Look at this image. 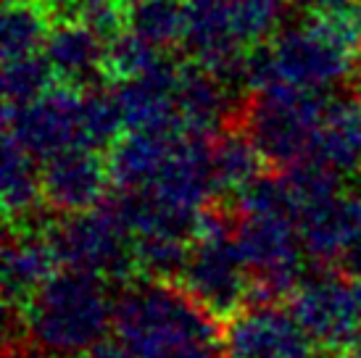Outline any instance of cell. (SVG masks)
Wrapping results in <instances>:
<instances>
[{
	"mask_svg": "<svg viewBox=\"0 0 361 358\" xmlns=\"http://www.w3.org/2000/svg\"><path fill=\"white\" fill-rule=\"evenodd\" d=\"M264 166L267 161L261 150L240 124H232L211 137V171L219 195H238L264 174Z\"/></svg>",
	"mask_w": 361,
	"mask_h": 358,
	"instance_id": "obj_18",
	"label": "cell"
},
{
	"mask_svg": "<svg viewBox=\"0 0 361 358\" xmlns=\"http://www.w3.org/2000/svg\"><path fill=\"white\" fill-rule=\"evenodd\" d=\"M164 56H166L164 48L140 37L137 32L124 30L114 40L106 42V74H109V82L140 77L145 71H151Z\"/></svg>",
	"mask_w": 361,
	"mask_h": 358,
	"instance_id": "obj_24",
	"label": "cell"
},
{
	"mask_svg": "<svg viewBox=\"0 0 361 358\" xmlns=\"http://www.w3.org/2000/svg\"><path fill=\"white\" fill-rule=\"evenodd\" d=\"M285 303L319 350L348 348L361 332V306L353 279L338 266L314 264V271H306Z\"/></svg>",
	"mask_w": 361,
	"mask_h": 358,
	"instance_id": "obj_6",
	"label": "cell"
},
{
	"mask_svg": "<svg viewBox=\"0 0 361 358\" xmlns=\"http://www.w3.org/2000/svg\"><path fill=\"white\" fill-rule=\"evenodd\" d=\"M309 161L338 171L341 177L361 174V98L332 90L311 140Z\"/></svg>",
	"mask_w": 361,
	"mask_h": 358,
	"instance_id": "obj_15",
	"label": "cell"
},
{
	"mask_svg": "<svg viewBox=\"0 0 361 358\" xmlns=\"http://www.w3.org/2000/svg\"><path fill=\"white\" fill-rule=\"evenodd\" d=\"M77 358H135L130 353V348L121 342V340H106L95 342L92 348H87L85 353H80Z\"/></svg>",
	"mask_w": 361,
	"mask_h": 358,
	"instance_id": "obj_27",
	"label": "cell"
},
{
	"mask_svg": "<svg viewBox=\"0 0 361 358\" xmlns=\"http://www.w3.org/2000/svg\"><path fill=\"white\" fill-rule=\"evenodd\" d=\"M59 250L48 235V224L13 227L6 224L3 240V295L6 311H19L48 279L59 271Z\"/></svg>",
	"mask_w": 361,
	"mask_h": 358,
	"instance_id": "obj_11",
	"label": "cell"
},
{
	"mask_svg": "<svg viewBox=\"0 0 361 358\" xmlns=\"http://www.w3.org/2000/svg\"><path fill=\"white\" fill-rule=\"evenodd\" d=\"M248 98H238L224 82L195 61L180 66V80L174 92L177 116L185 132L198 137H216L221 130L240 121Z\"/></svg>",
	"mask_w": 361,
	"mask_h": 358,
	"instance_id": "obj_10",
	"label": "cell"
},
{
	"mask_svg": "<svg viewBox=\"0 0 361 358\" xmlns=\"http://www.w3.org/2000/svg\"><path fill=\"white\" fill-rule=\"evenodd\" d=\"M288 3L303 8L306 13H322V11H338L353 6V0H288Z\"/></svg>",
	"mask_w": 361,
	"mask_h": 358,
	"instance_id": "obj_28",
	"label": "cell"
},
{
	"mask_svg": "<svg viewBox=\"0 0 361 358\" xmlns=\"http://www.w3.org/2000/svg\"><path fill=\"white\" fill-rule=\"evenodd\" d=\"M114 303L109 279L66 266L8 314V327L37 356L77 358L114 329Z\"/></svg>",
	"mask_w": 361,
	"mask_h": 358,
	"instance_id": "obj_1",
	"label": "cell"
},
{
	"mask_svg": "<svg viewBox=\"0 0 361 358\" xmlns=\"http://www.w3.org/2000/svg\"><path fill=\"white\" fill-rule=\"evenodd\" d=\"M161 358H227L221 340H198V342H188L177 350H169Z\"/></svg>",
	"mask_w": 361,
	"mask_h": 358,
	"instance_id": "obj_26",
	"label": "cell"
},
{
	"mask_svg": "<svg viewBox=\"0 0 361 358\" xmlns=\"http://www.w3.org/2000/svg\"><path fill=\"white\" fill-rule=\"evenodd\" d=\"M30 150L6 132L3 137V214L6 224L37 227L42 200V169Z\"/></svg>",
	"mask_w": 361,
	"mask_h": 358,
	"instance_id": "obj_17",
	"label": "cell"
},
{
	"mask_svg": "<svg viewBox=\"0 0 361 358\" xmlns=\"http://www.w3.org/2000/svg\"><path fill=\"white\" fill-rule=\"evenodd\" d=\"M353 288H356V298H359V306H361V279L353 282Z\"/></svg>",
	"mask_w": 361,
	"mask_h": 358,
	"instance_id": "obj_33",
	"label": "cell"
},
{
	"mask_svg": "<svg viewBox=\"0 0 361 358\" xmlns=\"http://www.w3.org/2000/svg\"><path fill=\"white\" fill-rule=\"evenodd\" d=\"M180 66L182 63L164 56L140 77L114 82V98L127 130H182L174 106Z\"/></svg>",
	"mask_w": 361,
	"mask_h": 358,
	"instance_id": "obj_12",
	"label": "cell"
},
{
	"mask_svg": "<svg viewBox=\"0 0 361 358\" xmlns=\"http://www.w3.org/2000/svg\"><path fill=\"white\" fill-rule=\"evenodd\" d=\"M82 92L59 82L32 103L6 106V132L40 161L82 145Z\"/></svg>",
	"mask_w": 361,
	"mask_h": 358,
	"instance_id": "obj_8",
	"label": "cell"
},
{
	"mask_svg": "<svg viewBox=\"0 0 361 358\" xmlns=\"http://www.w3.org/2000/svg\"><path fill=\"white\" fill-rule=\"evenodd\" d=\"M227 358H317L319 348L288 303H248L221 321Z\"/></svg>",
	"mask_w": 361,
	"mask_h": 358,
	"instance_id": "obj_7",
	"label": "cell"
},
{
	"mask_svg": "<svg viewBox=\"0 0 361 358\" xmlns=\"http://www.w3.org/2000/svg\"><path fill=\"white\" fill-rule=\"evenodd\" d=\"M6 358H42V356H37V353H35L27 342H21L19 338H8L6 340Z\"/></svg>",
	"mask_w": 361,
	"mask_h": 358,
	"instance_id": "obj_29",
	"label": "cell"
},
{
	"mask_svg": "<svg viewBox=\"0 0 361 358\" xmlns=\"http://www.w3.org/2000/svg\"><path fill=\"white\" fill-rule=\"evenodd\" d=\"M53 21H77L103 42L114 40L127 27V0H45Z\"/></svg>",
	"mask_w": 361,
	"mask_h": 358,
	"instance_id": "obj_21",
	"label": "cell"
},
{
	"mask_svg": "<svg viewBox=\"0 0 361 358\" xmlns=\"http://www.w3.org/2000/svg\"><path fill=\"white\" fill-rule=\"evenodd\" d=\"M332 90H309L290 82L253 92L240 113L243 130L251 135L267 166L285 169L309 159L311 140Z\"/></svg>",
	"mask_w": 361,
	"mask_h": 358,
	"instance_id": "obj_4",
	"label": "cell"
},
{
	"mask_svg": "<svg viewBox=\"0 0 361 358\" xmlns=\"http://www.w3.org/2000/svg\"><path fill=\"white\" fill-rule=\"evenodd\" d=\"M114 335L135 358H161L198 340H221V321L171 279L137 277L114 303Z\"/></svg>",
	"mask_w": 361,
	"mask_h": 358,
	"instance_id": "obj_2",
	"label": "cell"
},
{
	"mask_svg": "<svg viewBox=\"0 0 361 358\" xmlns=\"http://www.w3.org/2000/svg\"><path fill=\"white\" fill-rule=\"evenodd\" d=\"M53 24L56 21L45 0H6L0 19L3 61L42 53Z\"/></svg>",
	"mask_w": 361,
	"mask_h": 358,
	"instance_id": "obj_19",
	"label": "cell"
},
{
	"mask_svg": "<svg viewBox=\"0 0 361 358\" xmlns=\"http://www.w3.org/2000/svg\"><path fill=\"white\" fill-rule=\"evenodd\" d=\"M182 288L190 290L214 316L224 321L248 306L251 298V268L235 240V209L214 200L195 224L190 256L185 264Z\"/></svg>",
	"mask_w": 361,
	"mask_h": 358,
	"instance_id": "obj_3",
	"label": "cell"
},
{
	"mask_svg": "<svg viewBox=\"0 0 361 358\" xmlns=\"http://www.w3.org/2000/svg\"><path fill=\"white\" fill-rule=\"evenodd\" d=\"M48 235L63 266L98 274L121 288L140 277L130 229L109 198L90 211L66 214L63 219L51 221Z\"/></svg>",
	"mask_w": 361,
	"mask_h": 358,
	"instance_id": "obj_5",
	"label": "cell"
},
{
	"mask_svg": "<svg viewBox=\"0 0 361 358\" xmlns=\"http://www.w3.org/2000/svg\"><path fill=\"white\" fill-rule=\"evenodd\" d=\"M317 358H356V356L348 348H341V350H319Z\"/></svg>",
	"mask_w": 361,
	"mask_h": 358,
	"instance_id": "obj_30",
	"label": "cell"
},
{
	"mask_svg": "<svg viewBox=\"0 0 361 358\" xmlns=\"http://www.w3.org/2000/svg\"><path fill=\"white\" fill-rule=\"evenodd\" d=\"M42 53L61 85L90 90L109 82L106 42L77 21H56Z\"/></svg>",
	"mask_w": 361,
	"mask_h": 358,
	"instance_id": "obj_14",
	"label": "cell"
},
{
	"mask_svg": "<svg viewBox=\"0 0 361 358\" xmlns=\"http://www.w3.org/2000/svg\"><path fill=\"white\" fill-rule=\"evenodd\" d=\"M0 85H3L6 106H24V103H32L40 95H45L53 85H59V80H56L45 53H32V56L3 61Z\"/></svg>",
	"mask_w": 361,
	"mask_h": 358,
	"instance_id": "obj_23",
	"label": "cell"
},
{
	"mask_svg": "<svg viewBox=\"0 0 361 358\" xmlns=\"http://www.w3.org/2000/svg\"><path fill=\"white\" fill-rule=\"evenodd\" d=\"M119 103L114 98V90L90 87L82 92V145L85 148L109 150L124 135Z\"/></svg>",
	"mask_w": 361,
	"mask_h": 358,
	"instance_id": "obj_22",
	"label": "cell"
},
{
	"mask_svg": "<svg viewBox=\"0 0 361 358\" xmlns=\"http://www.w3.org/2000/svg\"><path fill=\"white\" fill-rule=\"evenodd\" d=\"M127 30L159 48L182 42L185 0H127Z\"/></svg>",
	"mask_w": 361,
	"mask_h": 358,
	"instance_id": "obj_20",
	"label": "cell"
},
{
	"mask_svg": "<svg viewBox=\"0 0 361 358\" xmlns=\"http://www.w3.org/2000/svg\"><path fill=\"white\" fill-rule=\"evenodd\" d=\"M295 227L314 264L335 266L341 253L361 237V195L338 192L295 211Z\"/></svg>",
	"mask_w": 361,
	"mask_h": 358,
	"instance_id": "obj_13",
	"label": "cell"
},
{
	"mask_svg": "<svg viewBox=\"0 0 361 358\" xmlns=\"http://www.w3.org/2000/svg\"><path fill=\"white\" fill-rule=\"evenodd\" d=\"M348 350H351V353H353L356 358H361V332L356 335V338H353V342L348 345Z\"/></svg>",
	"mask_w": 361,
	"mask_h": 358,
	"instance_id": "obj_31",
	"label": "cell"
},
{
	"mask_svg": "<svg viewBox=\"0 0 361 358\" xmlns=\"http://www.w3.org/2000/svg\"><path fill=\"white\" fill-rule=\"evenodd\" d=\"M42 169V200L53 214H82L106 200L111 179L109 156L98 148L74 145L45 159Z\"/></svg>",
	"mask_w": 361,
	"mask_h": 358,
	"instance_id": "obj_9",
	"label": "cell"
},
{
	"mask_svg": "<svg viewBox=\"0 0 361 358\" xmlns=\"http://www.w3.org/2000/svg\"><path fill=\"white\" fill-rule=\"evenodd\" d=\"M356 90H359V98H361V63L359 69H356Z\"/></svg>",
	"mask_w": 361,
	"mask_h": 358,
	"instance_id": "obj_32",
	"label": "cell"
},
{
	"mask_svg": "<svg viewBox=\"0 0 361 358\" xmlns=\"http://www.w3.org/2000/svg\"><path fill=\"white\" fill-rule=\"evenodd\" d=\"M235 35L243 45L271 40L285 24V0H230Z\"/></svg>",
	"mask_w": 361,
	"mask_h": 358,
	"instance_id": "obj_25",
	"label": "cell"
},
{
	"mask_svg": "<svg viewBox=\"0 0 361 358\" xmlns=\"http://www.w3.org/2000/svg\"><path fill=\"white\" fill-rule=\"evenodd\" d=\"M185 130H127L109 148L111 179L119 190L148 187Z\"/></svg>",
	"mask_w": 361,
	"mask_h": 358,
	"instance_id": "obj_16",
	"label": "cell"
},
{
	"mask_svg": "<svg viewBox=\"0 0 361 358\" xmlns=\"http://www.w3.org/2000/svg\"><path fill=\"white\" fill-rule=\"evenodd\" d=\"M356 11H359V21H361V0L356 3Z\"/></svg>",
	"mask_w": 361,
	"mask_h": 358,
	"instance_id": "obj_34",
	"label": "cell"
}]
</instances>
